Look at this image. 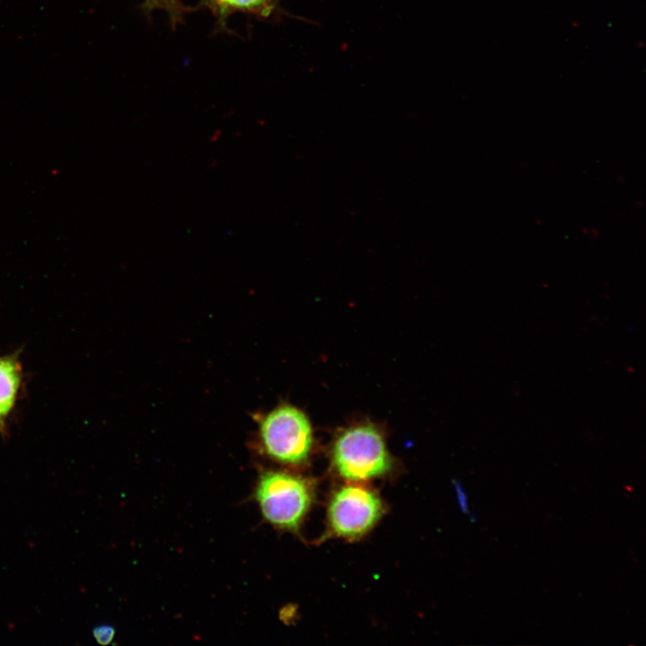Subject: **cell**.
Instances as JSON below:
<instances>
[{
    "mask_svg": "<svg viewBox=\"0 0 646 646\" xmlns=\"http://www.w3.org/2000/svg\"><path fill=\"white\" fill-rule=\"evenodd\" d=\"M93 638L100 645L111 643L115 636V629L108 624L99 625L92 631Z\"/></svg>",
    "mask_w": 646,
    "mask_h": 646,
    "instance_id": "cell-8",
    "label": "cell"
},
{
    "mask_svg": "<svg viewBox=\"0 0 646 646\" xmlns=\"http://www.w3.org/2000/svg\"><path fill=\"white\" fill-rule=\"evenodd\" d=\"M20 384V371L11 358L0 359V418L11 410Z\"/></svg>",
    "mask_w": 646,
    "mask_h": 646,
    "instance_id": "cell-6",
    "label": "cell"
},
{
    "mask_svg": "<svg viewBox=\"0 0 646 646\" xmlns=\"http://www.w3.org/2000/svg\"><path fill=\"white\" fill-rule=\"evenodd\" d=\"M140 8L145 16H149L155 10L164 11L173 29L183 23L186 14L195 10L184 4L181 0H144Z\"/></svg>",
    "mask_w": 646,
    "mask_h": 646,
    "instance_id": "cell-7",
    "label": "cell"
},
{
    "mask_svg": "<svg viewBox=\"0 0 646 646\" xmlns=\"http://www.w3.org/2000/svg\"><path fill=\"white\" fill-rule=\"evenodd\" d=\"M258 437L266 456L287 465L305 462L313 443L308 417L291 405H281L262 416L258 422Z\"/></svg>",
    "mask_w": 646,
    "mask_h": 646,
    "instance_id": "cell-3",
    "label": "cell"
},
{
    "mask_svg": "<svg viewBox=\"0 0 646 646\" xmlns=\"http://www.w3.org/2000/svg\"><path fill=\"white\" fill-rule=\"evenodd\" d=\"M382 502L371 488L350 484L333 494L328 507V524L333 534L343 538H359L379 520Z\"/></svg>",
    "mask_w": 646,
    "mask_h": 646,
    "instance_id": "cell-4",
    "label": "cell"
},
{
    "mask_svg": "<svg viewBox=\"0 0 646 646\" xmlns=\"http://www.w3.org/2000/svg\"><path fill=\"white\" fill-rule=\"evenodd\" d=\"M280 0H199L198 7L210 11L216 22V30L230 32L229 18L243 13L258 20H269L279 11Z\"/></svg>",
    "mask_w": 646,
    "mask_h": 646,
    "instance_id": "cell-5",
    "label": "cell"
},
{
    "mask_svg": "<svg viewBox=\"0 0 646 646\" xmlns=\"http://www.w3.org/2000/svg\"><path fill=\"white\" fill-rule=\"evenodd\" d=\"M255 498L265 519L276 528L295 530L313 500L311 483L284 471H266L258 479Z\"/></svg>",
    "mask_w": 646,
    "mask_h": 646,
    "instance_id": "cell-1",
    "label": "cell"
},
{
    "mask_svg": "<svg viewBox=\"0 0 646 646\" xmlns=\"http://www.w3.org/2000/svg\"><path fill=\"white\" fill-rule=\"evenodd\" d=\"M332 462L337 474L350 481L380 476L391 467L384 438L371 424L351 426L340 432L332 448Z\"/></svg>",
    "mask_w": 646,
    "mask_h": 646,
    "instance_id": "cell-2",
    "label": "cell"
}]
</instances>
